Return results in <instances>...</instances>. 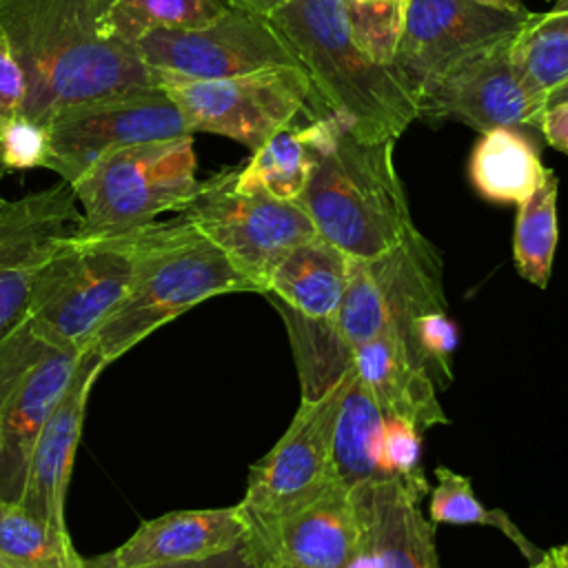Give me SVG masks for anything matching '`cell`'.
<instances>
[{
    "label": "cell",
    "mask_w": 568,
    "mask_h": 568,
    "mask_svg": "<svg viewBox=\"0 0 568 568\" xmlns=\"http://www.w3.org/2000/svg\"><path fill=\"white\" fill-rule=\"evenodd\" d=\"M226 293L257 288L184 213L153 220L133 231L126 293L98 331L93 348L109 366L166 322Z\"/></svg>",
    "instance_id": "cell-4"
},
{
    "label": "cell",
    "mask_w": 568,
    "mask_h": 568,
    "mask_svg": "<svg viewBox=\"0 0 568 568\" xmlns=\"http://www.w3.org/2000/svg\"><path fill=\"white\" fill-rule=\"evenodd\" d=\"M104 366L106 362L93 346L84 351L64 395L44 422L29 459L24 493L18 504L58 530H69L64 519L67 488L89 395Z\"/></svg>",
    "instance_id": "cell-17"
},
{
    "label": "cell",
    "mask_w": 568,
    "mask_h": 568,
    "mask_svg": "<svg viewBox=\"0 0 568 568\" xmlns=\"http://www.w3.org/2000/svg\"><path fill=\"white\" fill-rule=\"evenodd\" d=\"M515 36L470 55L419 93L422 118H453L484 133L539 129L546 106L530 93L513 58Z\"/></svg>",
    "instance_id": "cell-14"
},
{
    "label": "cell",
    "mask_w": 568,
    "mask_h": 568,
    "mask_svg": "<svg viewBox=\"0 0 568 568\" xmlns=\"http://www.w3.org/2000/svg\"><path fill=\"white\" fill-rule=\"evenodd\" d=\"M231 4L235 0H118L115 22L133 42L142 27H202Z\"/></svg>",
    "instance_id": "cell-31"
},
{
    "label": "cell",
    "mask_w": 568,
    "mask_h": 568,
    "mask_svg": "<svg viewBox=\"0 0 568 568\" xmlns=\"http://www.w3.org/2000/svg\"><path fill=\"white\" fill-rule=\"evenodd\" d=\"M528 568H561L559 566V561L552 557V552L550 550H546L537 561H532Z\"/></svg>",
    "instance_id": "cell-38"
},
{
    "label": "cell",
    "mask_w": 568,
    "mask_h": 568,
    "mask_svg": "<svg viewBox=\"0 0 568 568\" xmlns=\"http://www.w3.org/2000/svg\"><path fill=\"white\" fill-rule=\"evenodd\" d=\"M552 2H555V0H552Z\"/></svg>",
    "instance_id": "cell-45"
},
{
    "label": "cell",
    "mask_w": 568,
    "mask_h": 568,
    "mask_svg": "<svg viewBox=\"0 0 568 568\" xmlns=\"http://www.w3.org/2000/svg\"><path fill=\"white\" fill-rule=\"evenodd\" d=\"M481 4H490V7H501V9H526L524 0H475Z\"/></svg>",
    "instance_id": "cell-37"
},
{
    "label": "cell",
    "mask_w": 568,
    "mask_h": 568,
    "mask_svg": "<svg viewBox=\"0 0 568 568\" xmlns=\"http://www.w3.org/2000/svg\"><path fill=\"white\" fill-rule=\"evenodd\" d=\"M552 11H568V0H555Z\"/></svg>",
    "instance_id": "cell-41"
},
{
    "label": "cell",
    "mask_w": 568,
    "mask_h": 568,
    "mask_svg": "<svg viewBox=\"0 0 568 568\" xmlns=\"http://www.w3.org/2000/svg\"><path fill=\"white\" fill-rule=\"evenodd\" d=\"M311 151L300 129H284L253 151L244 166H237L235 184L242 191H264L277 200L297 202L311 173Z\"/></svg>",
    "instance_id": "cell-27"
},
{
    "label": "cell",
    "mask_w": 568,
    "mask_h": 568,
    "mask_svg": "<svg viewBox=\"0 0 568 568\" xmlns=\"http://www.w3.org/2000/svg\"><path fill=\"white\" fill-rule=\"evenodd\" d=\"M557 189L559 180L550 171L546 180L517 204L513 235L515 266L526 282L539 288L548 286L557 248Z\"/></svg>",
    "instance_id": "cell-26"
},
{
    "label": "cell",
    "mask_w": 568,
    "mask_h": 568,
    "mask_svg": "<svg viewBox=\"0 0 568 568\" xmlns=\"http://www.w3.org/2000/svg\"><path fill=\"white\" fill-rule=\"evenodd\" d=\"M24 75L0 29V158L9 144L27 129L24 124Z\"/></svg>",
    "instance_id": "cell-33"
},
{
    "label": "cell",
    "mask_w": 568,
    "mask_h": 568,
    "mask_svg": "<svg viewBox=\"0 0 568 568\" xmlns=\"http://www.w3.org/2000/svg\"><path fill=\"white\" fill-rule=\"evenodd\" d=\"M386 324V306L371 262L351 257L346 288L333 317V326L339 339L351 353H355L362 344L377 337Z\"/></svg>",
    "instance_id": "cell-29"
},
{
    "label": "cell",
    "mask_w": 568,
    "mask_h": 568,
    "mask_svg": "<svg viewBox=\"0 0 568 568\" xmlns=\"http://www.w3.org/2000/svg\"><path fill=\"white\" fill-rule=\"evenodd\" d=\"M118 0H0V29L24 75V124L84 102L158 87L115 22Z\"/></svg>",
    "instance_id": "cell-1"
},
{
    "label": "cell",
    "mask_w": 568,
    "mask_h": 568,
    "mask_svg": "<svg viewBox=\"0 0 568 568\" xmlns=\"http://www.w3.org/2000/svg\"><path fill=\"white\" fill-rule=\"evenodd\" d=\"M528 9L475 0H410L393 67L419 93L486 47L517 36Z\"/></svg>",
    "instance_id": "cell-13"
},
{
    "label": "cell",
    "mask_w": 568,
    "mask_h": 568,
    "mask_svg": "<svg viewBox=\"0 0 568 568\" xmlns=\"http://www.w3.org/2000/svg\"><path fill=\"white\" fill-rule=\"evenodd\" d=\"M384 428V413L373 399L371 390L357 377L355 366L333 433V477L344 488L353 490L364 484L382 481L379 442Z\"/></svg>",
    "instance_id": "cell-23"
},
{
    "label": "cell",
    "mask_w": 568,
    "mask_h": 568,
    "mask_svg": "<svg viewBox=\"0 0 568 568\" xmlns=\"http://www.w3.org/2000/svg\"><path fill=\"white\" fill-rule=\"evenodd\" d=\"M410 0H342L353 40L382 64H393Z\"/></svg>",
    "instance_id": "cell-30"
},
{
    "label": "cell",
    "mask_w": 568,
    "mask_h": 568,
    "mask_svg": "<svg viewBox=\"0 0 568 568\" xmlns=\"http://www.w3.org/2000/svg\"><path fill=\"white\" fill-rule=\"evenodd\" d=\"M351 375L353 366L324 395L302 399L284 435L251 466L246 493L237 504L246 535L264 532L335 481L333 433Z\"/></svg>",
    "instance_id": "cell-9"
},
{
    "label": "cell",
    "mask_w": 568,
    "mask_h": 568,
    "mask_svg": "<svg viewBox=\"0 0 568 568\" xmlns=\"http://www.w3.org/2000/svg\"><path fill=\"white\" fill-rule=\"evenodd\" d=\"M246 521L235 506L173 510L142 521L115 550L100 555L104 568H151L202 561L246 539Z\"/></svg>",
    "instance_id": "cell-18"
},
{
    "label": "cell",
    "mask_w": 568,
    "mask_h": 568,
    "mask_svg": "<svg viewBox=\"0 0 568 568\" xmlns=\"http://www.w3.org/2000/svg\"><path fill=\"white\" fill-rule=\"evenodd\" d=\"M348 264L344 251L317 235L280 260L262 295L302 317L333 320L346 288Z\"/></svg>",
    "instance_id": "cell-21"
},
{
    "label": "cell",
    "mask_w": 568,
    "mask_h": 568,
    "mask_svg": "<svg viewBox=\"0 0 568 568\" xmlns=\"http://www.w3.org/2000/svg\"><path fill=\"white\" fill-rule=\"evenodd\" d=\"M7 169H4V164H2V158H0V178H2V173H4ZM2 200V197H0Z\"/></svg>",
    "instance_id": "cell-44"
},
{
    "label": "cell",
    "mask_w": 568,
    "mask_h": 568,
    "mask_svg": "<svg viewBox=\"0 0 568 568\" xmlns=\"http://www.w3.org/2000/svg\"><path fill=\"white\" fill-rule=\"evenodd\" d=\"M193 135L151 140L109 151L73 184L80 209L75 235L135 231L160 213H182L197 191Z\"/></svg>",
    "instance_id": "cell-5"
},
{
    "label": "cell",
    "mask_w": 568,
    "mask_h": 568,
    "mask_svg": "<svg viewBox=\"0 0 568 568\" xmlns=\"http://www.w3.org/2000/svg\"><path fill=\"white\" fill-rule=\"evenodd\" d=\"M133 231L106 237L67 235L40 268L24 315L53 342L84 353L126 293Z\"/></svg>",
    "instance_id": "cell-6"
},
{
    "label": "cell",
    "mask_w": 568,
    "mask_h": 568,
    "mask_svg": "<svg viewBox=\"0 0 568 568\" xmlns=\"http://www.w3.org/2000/svg\"><path fill=\"white\" fill-rule=\"evenodd\" d=\"M235 2L266 18V16H271L273 11H277L280 7H284L286 2H291V0H235Z\"/></svg>",
    "instance_id": "cell-36"
},
{
    "label": "cell",
    "mask_w": 568,
    "mask_h": 568,
    "mask_svg": "<svg viewBox=\"0 0 568 568\" xmlns=\"http://www.w3.org/2000/svg\"><path fill=\"white\" fill-rule=\"evenodd\" d=\"M561 100H568V82L566 84H561L550 98H548V102H546V106L548 104H555V102H561Z\"/></svg>",
    "instance_id": "cell-40"
},
{
    "label": "cell",
    "mask_w": 568,
    "mask_h": 568,
    "mask_svg": "<svg viewBox=\"0 0 568 568\" xmlns=\"http://www.w3.org/2000/svg\"><path fill=\"white\" fill-rule=\"evenodd\" d=\"M133 44L151 71L189 80L300 67L271 20L237 2L202 27H142Z\"/></svg>",
    "instance_id": "cell-11"
},
{
    "label": "cell",
    "mask_w": 568,
    "mask_h": 568,
    "mask_svg": "<svg viewBox=\"0 0 568 568\" xmlns=\"http://www.w3.org/2000/svg\"><path fill=\"white\" fill-rule=\"evenodd\" d=\"M364 537L379 568H442L435 524L422 515V501L397 481H373L351 490Z\"/></svg>",
    "instance_id": "cell-20"
},
{
    "label": "cell",
    "mask_w": 568,
    "mask_h": 568,
    "mask_svg": "<svg viewBox=\"0 0 568 568\" xmlns=\"http://www.w3.org/2000/svg\"><path fill=\"white\" fill-rule=\"evenodd\" d=\"M539 131L552 149L568 155V100L546 106Z\"/></svg>",
    "instance_id": "cell-35"
},
{
    "label": "cell",
    "mask_w": 568,
    "mask_h": 568,
    "mask_svg": "<svg viewBox=\"0 0 568 568\" xmlns=\"http://www.w3.org/2000/svg\"><path fill=\"white\" fill-rule=\"evenodd\" d=\"M300 131L313 164L297 202L320 237L371 260L417 229L395 169V140L359 138L337 115H317Z\"/></svg>",
    "instance_id": "cell-2"
},
{
    "label": "cell",
    "mask_w": 568,
    "mask_h": 568,
    "mask_svg": "<svg viewBox=\"0 0 568 568\" xmlns=\"http://www.w3.org/2000/svg\"><path fill=\"white\" fill-rule=\"evenodd\" d=\"M255 568H295V566H284V564H257Z\"/></svg>",
    "instance_id": "cell-42"
},
{
    "label": "cell",
    "mask_w": 568,
    "mask_h": 568,
    "mask_svg": "<svg viewBox=\"0 0 568 568\" xmlns=\"http://www.w3.org/2000/svg\"><path fill=\"white\" fill-rule=\"evenodd\" d=\"M353 366L384 415L408 419L422 433L448 424L435 379L393 328L386 326L377 337L362 344L353 353Z\"/></svg>",
    "instance_id": "cell-19"
},
{
    "label": "cell",
    "mask_w": 568,
    "mask_h": 568,
    "mask_svg": "<svg viewBox=\"0 0 568 568\" xmlns=\"http://www.w3.org/2000/svg\"><path fill=\"white\" fill-rule=\"evenodd\" d=\"M550 552H552V557L559 561V566H561V568H568V541H566L564 546L552 548Z\"/></svg>",
    "instance_id": "cell-39"
},
{
    "label": "cell",
    "mask_w": 568,
    "mask_h": 568,
    "mask_svg": "<svg viewBox=\"0 0 568 568\" xmlns=\"http://www.w3.org/2000/svg\"><path fill=\"white\" fill-rule=\"evenodd\" d=\"M513 58L530 93L546 106L568 82V11L530 13L515 36Z\"/></svg>",
    "instance_id": "cell-24"
},
{
    "label": "cell",
    "mask_w": 568,
    "mask_h": 568,
    "mask_svg": "<svg viewBox=\"0 0 568 568\" xmlns=\"http://www.w3.org/2000/svg\"><path fill=\"white\" fill-rule=\"evenodd\" d=\"M475 191L488 202L519 204L550 173L530 140L515 129L484 131L468 164Z\"/></svg>",
    "instance_id": "cell-22"
},
{
    "label": "cell",
    "mask_w": 568,
    "mask_h": 568,
    "mask_svg": "<svg viewBox=\"0 0 568 568\" xmlns=\"http://www.w3.org/2000/svg\"><path fill=\"white\" fill-rule=\"evenodd\" d=\"M0 559L16 568H87L69 530L49 526L16 501H0Z\"/></svg>",
    "instance_id": "cell-25"
},
{
    "label": "cell",
    "mask_w": 568,
    "mask_h": 568,
    "mask_svg": "<svg viewBox=\"0 0 568 568\" xmlns=\"http://www.w3.org/2000/svg\"><path fill=\"white\" fill-rule=\"evenodd\" d=\"M82 355L40 333L24 313L0 335V501H20L36 439Z\"/></svg>",
    "instance_id": "cell-7"
},
{
    "label": "cell",
    "mask_w": 568,
    "mask_h": 568,
    "mask_svg": "<svg viewBox=\"0 0 568 568\" xmlns=\"http://www.w3.org/2000/svg\"><path fill=\"white\" fill-rule=\"evenodd\" d=\"M78 222L75 193L62 180L18 200H0V335L22 317L40 268Z\"/></svg>",
    "instance_id": "cell-15"
},
{
    "label": "cell",
    "mask_w": 568,
    "mask_h": 568,
    "mask_svg": "<svg viewBox=\"0 0 568 568\" xmlns=\"http://www.w3.org/2000/svg\"><path fill=\"white\" fill-rule=\"evenodd\" d=\"M155 75L191 133L224 135L251 151L293 126V120L313 102L311 82L300 67H268L217 80Z\"/></svg>",
    "instance_id": "cell-10"
},
{
    "label": "cell",
    "mask_w": 568,
    "mask_h": 568,
    "mask_svg": "<svg viewBox=\"0 0 568 568\" xmlns=\"http://www.w3.org/2000/svg\"><path fill=\"white\" fill-rule=\"evenodd\" d=\"M266 18L306 73L320 115H337L368 140H397L422 118L406 78L353 40L342 0H291Z\"/></svg>",
    "instance_id": "cell-3"
},
{
    "label": "cell",
    "mask_w": 568,
    "mask_h": 568,
    "mask_svg": "<svg viewBox=\"0 0 568 568\" xmlns=\"http://www.w3.org/2000/svg\"><path fill=\"white\" fill-rule=\"evenodd\" d=\"M84 566L87 568H104L98 557H84ZM151 568H255V561H253V555H251V548L244 541H240L235 548L222 552V555H215V557H209V559H202V561H186V564H169V566H151Z\"/></svg>",
    "instance_id": "cell-34"
},
{
    "label": "cell",
    "mask_w": 568,
    "mask_h": 568,
    "mask_svg": "<svg viewBox=\"0 0 568 568\" xmlns=\"http://www.w3.org/2000/svg\"><path fill=\"white\" fill-rule=\"evenodd\" d=\"M379 470L382 481L402 484L419 501L428 495L430 486L422 470V430L413 422L384 415Z\"/></svg>",
    "instance_id": "cell-32"
},
{
    "label": "cell",
    "mask_w": 568,
    "mask_h": 568,
    "mask_svg": "<svg viewBox=\"0 0 568 568\" xmlns=\"http://www.w3.org/2000/svg\"><path fill=\"white\" fill-rule=\"evenodd\" d=\"M437 484L428 490L430 501H428V519L437 524H455V526H466V524H477V526H490L497 528L501 535H506L517 550L528 559L530 564L537 561L546 550L537 548L519 528L517 524L508 517L506 510L501 508H486L475 490L468 477L446 468L437 466L435 468Z\"/></svg>",
    "instance_id": "cell-28"
},
{
    "label": "cell",
    "mask_w": 568,
    "mask_h": 568,
    "mask_svg": "<svg viewBox=\"0 0 568 568\" xmlns=\"http://www.w3.org/2000/svg\"><path fill=\"white\" fill-rule=\"evenodd\" d=\"M253 561L295 568H348L364 546V530L348 488L333 481L322 495L275 521L260 535H246Z\"/></svg>",
    "instance_id": "cell-16"
},
{
    "label": "cell",
    "mask_w": 568,
    "mask_h": 568,
    "mask_svg": "<svg viewBox=\"0 0 568 568\" xmlns=\"http://www.w3.org/2000/svg\"><path fill=\"white\" fill-rule=\"evenodd\" d=\"M180 135L193 133L178 104L162 87H144L58 113L42 133V166L73 184L109 151Z\"/></svg>",
    "instance_id": "cell-12"
},
{
    "label": "cell",
    "mask_w": 568,
    "mask_h": 568,
    "mask_svg": "<svg viewBox=\"0 0 568 568\" xmlns=\"http://www.w3.org/2000/svg\"><path fill=\"white\" fill-rule=\"evenodd\" d=\"M237 166L202 180L182 211L262 295L273 268L295 246L317 237L300 202L277 200L264 191H242Z\"/></svg>",
    "instance_id": "cell-8"
},
{
    "label": "cell",
    "mask_w": 568,
    "mask_h": 568,
    "mask_svg": "<svg viewBox=\"0 0 568 568\" xmlns=\"http://www.w3.org/2000/svg\"><path fill=\"white\" fill-rule=\"evenodd\" d=\"M0 568H16V566H11V564H7V561L0 559Z\"/></svg>",
    "instance_id": "cell-43"
}]
</instances>
